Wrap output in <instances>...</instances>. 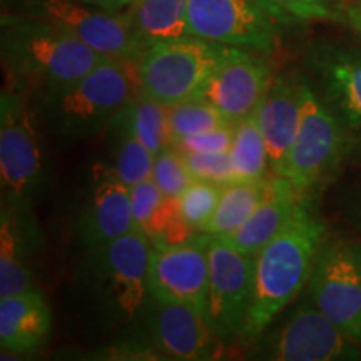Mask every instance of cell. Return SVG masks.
Returning a JSON list of instances; mask_svg holds the SVG:
<instances>
[{"mask_svg": "<svg viewBox=\"0 0 361 361\" xmlns=\"http://www.w3.org/2000/svg\"><path fill=\"white\" fill-rule=\"evenodd\" d=\"M189 0H133L126 13L147 45L188 34Z\"/></svg>", "mask_w": 361, "mask_h": 361, "instance_id": "cell-24", "label": "cell"}, {"mask_svg": "<svg viewBox=\"0 0 361 361\" xmlns=\"http://www.w3.org/2000/svg\"><path fill=\"white\" fill-rule=\"evenodd\" d=\"M303 197V194L296 191L290 179L284 176L271 174L264 197L255 213L236 233L223 239L234 250L256 256V252L268 245L271 239L281 231L283 226L291 219Z\"/></svg>", "mask_w": 361, "mask_h": 361, "instance_id": "cell-20", "label": "cell"}, {"mask_svg": "<svg viewBox=\"0 0 361 361\" xmlns=\"http://www.w3.org/2000/svg\"><path fill=\"white\" fill-rule=\"evenodd\" d=\"M47 183L35 116L20 92L4 89L0 97V186L4 204L24 211Z\"/></svg>", "mask_w": 361, "mask_h": 361, "instance_id": "cell-6", "label": "cell"}, {"mask_svg": "<svg viewBox=\"0 0 361 361\" xmlns=\"http://www.w3.org/2000/svg\"><path fill=\"white\" fill-rule=\"evenodd\" d=\"M139 89L137 62L107 57L80 79L44 92L40 107L54 133L75 141L104 133Z\"/></svg>", "mask_w": 361, "mask_h": 361, "instance_id": "cell-4", "label": "cell"}, {"mask_svg": "<svg viewBox=\"0 0 361 361\" xmlns=\"http://www.w3.org/2000/svg\"><path fill=\"white\" fill-rule=\"evenodd\" d=\"M221 189L223 186L218 184L194 179L178 197L180 216L196 233H201L207 221L213 218L219 202Z\"/></svg>", "mask_w": 361, "mask_h": 361, "instance_id": "cell-29", "label": "cell"}, {"mask_svg": "<svg viewBox=\"0 0 361 361\" xmlns=\"http://www.w3.org/2000/svg\"><path fill=\"white\" fill-rule=\"evenodd\" d=\"M348 133L306 79L300 128L283 173L298 192L306 196L329 179L346 154Z\"/></svg>", "mask_w": 361, "mask_h": 361, "instance_id": "cell-8", "label": "cell"}, {"mask_svg": "<svg viewBox=\"0 0 361 361\" xmlns=\"http://www.w3.org/2000/svg\"><path fill=\"white\" fill-rule=\"evenodd\" d=\"M80 2L87 4V6L102 8L107 12H121L130 6L133 0H80Z\"/></svg>", "mask_w": 361, "mask_h": 361, "instance_id": "cell-35", "label": "cell"}, {"mask_svg": "<svg viewBox=\"0 0 361 361\" xmlns=\"http://www.w3.org/2000/svg\"><path fill=\"white\" fill-rule=\"evenodd\" d=\"M234 124L207 129L186 137L178 139L171 146L178 149L180 154H211V152H229L233 142Z\"/></svg>", "mask_w": 361, "mask_h": 361, "instance_id": "cell-32", "label": "cell"}, {"mask_svg": "<svg viewBox=\"0 0 361 361\" xmlns=\"http://www.w3.org/2000/svg\"><path fill=\"white\" fill-rule=\"evenodd\" d=\"M134 228L130 188L117 178L111 166H99L92 189L74 224L79 247L87 250L112 241Z\"/></svg>", "mask_w": 361, "mask_h": 361, "instance_id": "cell-17", "label": "cell"}, {"mask_svg": "<svg viewBox=\"0 0 361 361\" xmlns=\"http://www.w3.org/2000/svg\"><path fill=\"white\" fill-rule=\"evenodd\" d=\"M326 226L303 197L291 219L255 256V295L243 340L259 336L308 284Z\"/></svg>", "mask_w": 361, "mask_h": 361, "instance_id": "cell-1", "label": "cell"}, {"mask_svg": "<svg viewBox=\"0 0 361 361\" xmlns=\"http://www.w3.org/2000/svg\"><path fill=\"white\" fill-rule=\"evenodd\" d=\"M306 64L316 92L350 130H361V49L323 42L310 49Z\"/></svg>", "mask_w": 361, "mask_h": 361, "instance_id": "cell-16", "label": "cell"}, {"mask_svg": "<svg viewBox=\"0 0 361 361\" xmlns=\"http://www.w3.org/2000/svg\"><path fill=\"white\" fill-rule=\"evenodd\" d=\"M228 51L229 45L194 35L149 44L137 61L141 89L166 107L197 99Z\"/></svg>", "mask_w": 361, "mask_h": 361, "instance_id": "cell-5", "label": "cell"}, {"mask_svg": "<svg viewBox=\"0 0 361 361\" xmlns=\"http://www.w3.org/2000/svg\"><path fill=\"white\" fill-rule=\"evenodd\" d=\"M135 229L146 234L152 246L176 245L196 234L183 219L178 200L168 197L149 178L130 188Z\"/></svg>", "mask_w": 361, "mask_h": 361, "instance_id": "cell-21", "label": "cell"}, {"mask_svg": "<svg viewBox=\"0 0 361 361\" xmlns=\"http://www.w3.org/2000/svg\"><path fill=\"white\" fill-rule=\"evenodd\" d=\"M107 59L35 16L2 17V61L11 74L44 92L74 82Z\"/></svg>", "mask_w": 361, "mask_h": 361, "instance_id": "cell-3", "label": "cell"}, {"mask_svg": "<svg viewBox=\"0 0 361 361\" xmlns=\"http://www.w3.org/2000/svg\"><path fill=\"white\" fill-rule=\"evenodd\" d=\"M258 355L276 361L358 360V341L346 336L313 303L300 305L278 331L264 338Z\"/></svg>", "mask_w": 361, "mask_h": 361, "instance_id": "cell-12", "label": "cell"}, {"mask_svg": "<svg viewBox=\"0 0 361 361\" xmlns=\"http://www.w3.org/2000/svg\"><path fill=\"white\" fill-rule=\"evenodd\" d=\"M268 179L234 180L223 186L213 218L207 221L201 233L216 238H226L236 233L264 197Z\"/></svg>", "mask_w": 361, "mask_h": 361, "instance_id": "cell-25", "label": "cell"}, {"mask_svg": "<svg viewBox=\"0 0 361 361\" xmlns=\"http://www.w3.org/2000/svg\"><path fill=\"white\" fill-rule=\"evenodd\" d=\"M141 314L149 341L166 358L192 361L214 353L219 338L206 316L191 306L147 295Z\"/></svg>", "mask_w": 361, "mask_h": 361, "instance_id": "cell-15", "label": "cell"}, {"mask_svg": "<svg viewBox=\"0 0 361 361\" xmlns=\"http://www.w3.org/2000/svg\"><path fill=\"white\" fill-rule=\"evenodd\" d=\"M30 16L51 22L106 57L137 62L147 44L126 13L107 12L80 0H32Z\"/></svg>", "mask_w": 361, "mask_h": 361, "instance_id": "cell-11", "label": "cell"}, {"mask_svg": "<svg viewBox=\"0 0 361 361\" xmlns=\"http://www.w3.org/2000/svg\"><path fill=\"white\" fill-rule=\"evenodd\" d=\"M51 328V306L37 288L0 298V346L4 353H34L47 341Z\"/></svg>", "mask_w": 361, "mask_h": 361, "instance_id": "cell-19", "label": "cell"}, {"mask_svg": "<svg viewBox=\"0 0 361 361\" xmlns=\"http://www.w3.org/2000/svg\"><path fill=\"white\" fill-rule=\"evenodd\" d=\"M353 223L358 226V229L361 231V196L353 206Z\"/></svg>", "mask_w": 361, "mask_h": 361, "instance_id": "cell-36", "label": "cell"}, {"mask_svg": "<svg viewBox=\"0 0 361 361\" xmlns=\"http://www.w3.org/2000/svg\"><path fill=\"white\" fill-rule=\"evenodd\" d=\"M171 144L186 135L231 124L221 112L202 99H191L168 107Z\"/></svg>", "mask_w": 361, "mask_h": 361, "instance_id": "cell-28", "label": "cell"}, {"mask_svg": "<svg viewBox=\"0 0 361 361\" xmlns=\"http://www.w3.org/2000/svg\"><path fill=\"white\" fill-rule=\"evenodd\" d=\"M293 20H331L341 17L333 0H268Z\"/></svg>", "mask_w": 361, "mask_h": 361, "instance_id": "cell-33", "label": "cell"}, {"mask_svg": "<svg viewBox=\"0 0 361 361\" xmlns=\"http://www.w3.org/2000/svg\"><path fill=\"white\" fill-rule=\"evenodd\" d=\"M295 22L268 0H189L188 34L229 47L273 54Z\"/></svg>", "mask_w": 361, "mask_h": 361, "instance_id": "cell-7", "label": "cell"}, {"mask_svg": "<svg viewBox=\"0 0 361 361\" xmlns=\"http://www.w3.org/2000/svg\"><path fill=\"white\" fill-rule=\"evenodd\" d=\"M209 234L196 233L176 245L152 246L149 295L188 305L206 316L209 290Z\"/></svg>", "mask_w": 361, "mask_h": 361, "instance_id": "cell-13", "label": "cell"}, {"mask_svg": "<svg viewBox=\"0 0 361 361\" xmlns=\"http://www.w3.org/2000/svg\"><path fill=\"white\" fill-rule=\"evenodd\" d=\"M229 159L234 180H264L269 178L268 147L256 112L234 124Z\"/></svg>", "mask_w": 361, "mask_h": 361, "instance_id": "cell-26", "label": "cell"}, {"mask_svg": "<svg viewBox=\"0 0 361 361\" xmlns=\"http://www.w3.org/2000/svg\"><path fill=\"white\" fill-rule=\"evenodd\" d=\"M152 179L156 180L157 188L162 194L173 200H178L184 192L189 184L192 183V176L189 173L184 156L178 149L168 146L162 149L154 157V166H152Z\"/></svg>", "mask_w": 361, "mask_h": 361, "instance_id": "cell-30", "label": "cell"}, {"mask_svg": "<svg viewBox=\"0 0 361 361\" xmlns=\"http://www.w3.org/2000/svg\"><path fill=\"white\" fill-rule=\"evenodd\" d=\"M151 252L149 238L135 228L124 236L82 250L75 283L104 322L126 324L141 314L149 295Z\"/></svg>", "mask_w": 361, "mask_h": 361, "instance_id": "cell-2", "label": "cell"}, {"mask_svg": "<svg viewBox=\"0 0 361 361\" xmlns=\"http://www.w3.org/2000/svg\"><path fill=\"white\" fill-rule=\"evenodd\" d=\"M128 109L135 134L152 156L156 157L162 149L171 146L168 107L164 104L154 101L139 89L129 99Z\"/></svg>", "mask_w": 361, "mask_h": 361, "instance_id": "cell-27", "label": "cell"}, {"mask_svg": "<svg viewBox=\"0 0 361 361\" xmlns=\"http://www.w3.org/2000/svg\"><path fill=\"white\" fill-rule=\"evenodd\" d=\"M341 17L356 34L361 35V0L360 2L351 4L350 7H346Z\"/></svg>", "mask_w": 361, "mask_h": 361, "instance_id": "cell-34", "label": "cell"}, {"mask_svg": "<svg viewBox=\"0 0 361 361\" xmlns=\"http://www.w3.org/2000/svg\"><path fill=\"white\" fill-rule=\"evenodd\" d=\"M192 179L226 186L234 183L229 152H211V154H183Z\"/></svg>", "mask_w": 361, "mask_h": 361, "instance_id": "cell-31", "label": "cell"}, {"mask_svg": "<svg viewBox=\"0 0 361 361\" xmlns=\"http://www.w3.org/2000/svg\"><path fill=\"white\" fill-rule=\"evenodd\" d=\"M20 211L2 204L0 214V298L34 290V273L27 264L25 228Z\"/></svg>", "mask_w": 361, "mask_h": 361, "instance_id": "cell-23", "label": "cell"}, {"mask_svg": "<svg viewBox=\"0 0 361 361\" xmlns=\"http://www.w3.org/2000/svg\"><path fill=\"white\" fill-rule=\"evenodd\" d=\"M306 286L311 303L361 343V243L326 234Z\"/></svg>", "mask_w": 361, "mask_h": 361, "instance_id": "cell-9", "label": "cell"}, {"mask_svg": "<svg viewBox=\"0 0 361 361\" xmlns=\"http://www.w3.org/2000/svg\"><path fill=\"white\" fill-rule=\"evenodd\" d=\"M209 290L206 319L219 341L245 336L255 295V256L209 236Z\"/></svg>", "mask_w": 361, "mask_h": 361, "instance_id": "cell-10", "label": "cell"}, {"mask_svg": "<svg viewBox=\"0 0 361 361\" xmlns=\"http://www.w3.org/2000/svg\"><path fill=\"white\" fill-rule=\"evenodd\" d=\"M264 56L247 49L229 47L197 99L214 106L231 124L255 114L274 79Z\"/></svg>", "mask_w": 361, "mask_h": 361, "instance_id": "cell-14", "label": "cell"}, {"mask_svg": "<svg viewBox=\"0 0 361 361\" xmlns=\"http://www.w3.org/2000/svg\"><path fill=\"white\" fill-rule=\"evenodd\" d=\"M305 84V75L298 72H283L271 80L256 111L268 147L271 174L283 176L284 173L288 154L300 128Z\"/></svg>", "mask_w": 361, "mask_h": 361, "instance_id": "cell-18", "label": "cell"}, {"mask_svg": "<svg viewBox=\"0 0 361 361\" xmlns=\"http://www.w3.org/2000/svg\"><path fill=\"white\" fill-rule=\"evenodd\" d=\"M104 133L107 135V151L112 159L111 169L117 178L129 188L152 178L154 156L135 134L128 104L116 112Z\"/></svg>", "mask_w": 361, "mask_h": 361, "instance_id": "cell-22", "label": "cell"}]
</instances>
